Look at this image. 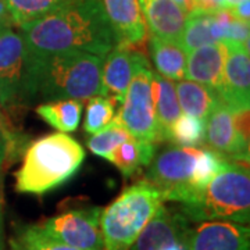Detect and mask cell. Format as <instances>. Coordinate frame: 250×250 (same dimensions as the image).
<instances>
[{
    "instance_id": "obj_1",
    "label": "cell",
    "mask_w": 250,
    "mask_h": 250,
    "mask_svg": "<svg viewBox=\"0 0 250 250\" xmlns=\"http://www.w3.org/2000/svg\"><path fill=\"white\" fill-rule=\"evenodd\" d=\"M32 57L83 52L104 57L118 42L98 0H70L45 17L20 27Z\"/></svg>"
},
{
    "instance_id": "obj_2",
    "label": "cell",
    "mask_w": 250,
    "mask_h": 250,
    "mask_svg": "<svg viewBox=\"0 0 250 250\" xmlns=\"http://www.w3.org/2000/svg\"><path fill=\"white\" fill-rule=\"evenodd\" d=\"M103 59L83 52H62L32 57L29 54L31 98L45 102L72 99L88 102L100 95Z\"/></svg>"
},
{
    "instance_id": "obj_3",
    "label": "cell",
    "mask_w": 250,
    "mask_h": 250,
    "mask_svg": "<svg viewBox=\"0 0 250 250\" xmlns=\"http://www.w3.org/2000/svg\"><path fill=\"white\" fill-rule=\"evenodd\" d=\"M85 160V150L64 132L36 139L25 150L16 172V190L43 195L71 179Z\"/></svg>"
},
{
    "instance_id": "obj_4",
    "label": "cell",
    "mask_w": 250,
    "mask_h": 250,
    "mask_svg": "<svg viewBox=\"0 0 250 250\" xmlns=\"http://www.w3.org/2000/svg\"><path fill=\"white\" fill-rule=\"evenodd\" d=\"M179 210L190 223L250 221V174L243 163L225 160L223 168L199 196L181 205Z\"/></svg>"
},
{
    "instance_id": "obj_5",
    "label": "cell",
    "mask_w": 250,
    "mask_h": 250,
    "mask_svg": "<svg viewBox=\"0 0 250 250\" xmlns=\"http://www.w3.org/2000/svg\"><path fill=\"white\" fill-rule=\"evenodd\" d=\"M164 203L160 192L146 179L126 188L102 210L100 229L103 250H129Z\"/></svg>"
},
{
    "instance_id": "obj_6",
    "label": "cell",
    "mask_w": 250,
    "mask_h": 250,
    "mask_svg": "<svg viewBox=\"0 0 250 250\" xmlns=\"http://www.w3.org/2000/svg\"><path fill=\"white\" fill-rule=\"evenodd\" d=\"M199 147L171 146L153 157L145 179L156 188L164 202L188 203L195 199L193 170Z\"/></svg>"
},
{
    "instance_id": "obj_7",
    "label": "cell",
    "mask_w": 250,
    "mask_h": 250,
    "mask_svg": "<svg viewBox=\"0 0 250 250\" xmlns=\"http://www.w3.org/2000/svg\"><path fill=\"white\" fill-rule=\"evenodd\" d=\"M32 103L29 52L20 31H0V106L6 110Z\"/></svg>"
},
{
    "instance_id": "obj_8",
    "label": "cell",
    "mask_w": 250,
    "mask_h": 250,
    "mask_svg": "<svg viewBox=\"0 0 250 250\" xmlns=\"http://www.w3.org/2000/svg\"><path fill=\"white\" fill-rule=\"evenodd\" d=\"M153 70L145 64L135 72L116 118L139 141L157 142V120L152 95Z\"/></svg>"
},
{
    "instance_id": "obj_9",
    "label": "cell",
    "mask_w": 250,
    "mask_h": 250,
    "mask_svg": "<svg viewBox=\"0 0 250 250\" xmlns=\"http://www.w3.org/2000/svg\"><path fill=\"white\" fill-rule=\"evenodd\" d=\"M100 215L102 208L99 207L74 208L47 218L43 223L38 224V227L47 236L72 248L103 250Z\"/></svg>"
},
{
    "instance_id": "obj_10",
    "label": "cell",
    "mask_w": 250,
    "mask_h": 250,
    "mask_svg": "<svg viewBox=\"0 0 250 250\" xmlns=\"http://www.w3.org/2000/svg\"><path fill=\"white\" fill-rule=\"evenodd\" d=\"M205 143L224 160L243 164L249 161V134L239 128L235 113L220 96L206 120Z\"/></svg>"
},
{
    "instance_id": "obj_11",
    "label": "cell",
    "mask_w": 250,
    "mask_h": 250,
    "mask_svg": "<svg viewBox=\"0 0 250 250\" xmlns=\"http://www.w3.org/2000/svg\"><path fill=\"white\" fill-rule=\"evenodd\" d=\"M227 59L218 96L232 113L249 111L250 108V59L249 47L224 42Z\"/></svg>"
},
{
    "instance_id": "obj_12",
    "label": "cell",
    "mask_w": 250,
    "mask_h": 250,
    "mask_svg": "<svg viewBox=\"0 0 250 250\" xmlns=\"http://www.w3.org/2000/svg\"><path fill=\"white\" fill-rule=\"evenodd\" d=\"M147 62L141 50L117 45L103 59L100 96L110 98L120 106L135 72Z\"/></svg>"
},
{
    "instance_id": "obj_13",
    "label": "cell",
    "mask_w": 250,
    "mask_h": 250,
    "mask_svg": "<svg viewBox=\"0 0 250 250\" xmlns=\"http://www.w3.org/2000/svg\"><path fill=\"white\" fill-rule=\"evenodd\" d=\"M187 250H250V229L232 221H200L190 227Z\"/></svg>"
},
{
    "instance_id": "obj_14",
    "label": "cell",
    "mask_w": 250,
    "mask_h": 250,
    "mask_svg": "<svg viewBox=\"0 0 250 250\" xmlns=\"http://www.w3.org/2000/svg\"><path fill=\"white\" fill-rule=\"evenodd\" d=\"M189 229L190 221L181 210L163 205L129 250H163L175 243H185Z\"/></svg>"
},
{
    "instance_id": "obj_15",
    "label": "cell",
    "mask_w": 250,
    "mask_h": 250,
    "mask_svg": "<svg viewBox=\"0 0 250 250\" xmlns=\"http://www.w3.org/2000/svg\"><path fill=\"white\" fill-rule=\"evenodd\" d=\"M232 18L228 9L197 10L188 14L181 45L189 53L200 46L225 42Z\"/></svg>"
},
{
    "instance_id": "obj_16",
    "label": "cell",
    "mask_w": 250,
    "mask_h": 250,
    "mask_svg": "<svg viewBox=\"0 0 250 250\" xmlns=\"http://www.w3.org/2000/svg\"><path fill=\"white\" fill-rule=\"evenodd\" d=\"M117 36L118 45L141 47L147 38L139 0H98Z\"/></svg>"
},
{
    "instance_id": "obj_17",
    "label": "cell",
    "mask_w": 250,
    "mask_h": 250,
    "mask_svg": "<svg viewBox=\"0 0 250 250\" xmlns=\"http://www.w3.org/2000/svg\"><path fill=\"white\" fill-rule=\"evenodd\" d=\"M139 6L150 35L181 43L187 14L174 0H139Z\"/></svg>"
},
{
    "instance_id": "obj_18",
    "label": "cell",
    "mask_w": 250,
    "mask_h": 250,
    "mask_svg": "<svg viewBox=\"0 0 250 250\" xmlns=\"http://www.w3.org/2000/svg\"><path fill=\"white\" fill-rule=\"evenodd\" d=\"M225 59L227 45L224 42L193 49L187 56L185 77L218 93L223 82Z\"/></svg>"
},
{
    "instance_id": "obj_19",
    "label": "cell",
    "mask_w": 250,
    "mask_h": 250,
    "mask_svg": "<svg viewBox=\"0 0 250 250\" xmlns=\"http://www.w3.org/2000/svg\"><path fill=\"white\" fill-rule=\"evenodd\" d=\"M152 95L157 120V142H170L172 125L182 114L174 81L153 72Z\"/></svg>"
},
{
    "instance_id": "obj_20",
    "label": "cell",
    "mask_w": 250,
    "mask_h": 250,
    "mask_svg": "<svg viewBox=\"0 0 250 250\" xmlns=\"http://www.w3.org/2000/svg\"><path fill=\"white\" fill-rule=\"evenodd\" d=\"M149 52L157 74L171 81L185 78L188 53L181 43L163 41L157 36H149Z\"/></svg>"
},
{
    "instance_id": "obj_21",
    "label": "cell",
    "mask_w": 250,
    "mask_h": 250,
    "mask_svg": "<svg viewBox=\"0 0 250 250\" xmlns=\"http://www.w3.org/2000/svg\"><path fill=\"white\" fill-rule=\"evenodd\" d=\"M154 154L156 143L139 141L131 136L124 143L117 146L106 159L114 164L125 177H132L152 163Z\"/></svg>"
},
{
    "instance_id": "obj_22",
    "label": "cell",
    "mask_w": 250,
    "mask_h": 250,
    "mask_svg": "<svg viewBox=\"0 0 250 250\" xmlns=\"http://www.w3.org/2000/svg\"><path fill=\"white\" fill-rule=\"evenodd\" d=\"M175 92L182 114L196 117L205 123L218 99L215 90L190 80L178 81Z\"/></svg>"
},
{
    "instance_id": "obj_23",
    "label": "cell",
    "mask_w": 250,
    "mask_h": 250,
    "mask_svg": "<svg viewBox=\"0 0 250 250\" xmlns=\"http://www.w3.org/2000/svg\"><path fill=\"white\" fill-rule=\"evenodd\" d=\"M36 114L60 132H74L81 123L82 103L72 99L47 102L36 107Z\"/></svg>"
},
{
    "instance_id": "obj_24",
    "label": "cell",
    "mask_w": 250,
    "mask_h": 250,
    "mask_svg": "<svg viewBox=\"0 0 250 250\" xmlns=\"http://www.w3.org/2000/svg\"><path fill=\"white\" fill-rule=\"evenodd\" d=\"M70 0H4L14 27H22L31 21L45 17Z\"/></svg>"
},
{
    "instance_id": "obj_25",
    "label": "cell",
    "mask_w": 250,
    "mask_h": 250,
    "mask_svg": "<svg viewBox=\"0 0 250 250\" xmlns=\"http://www.w3.org/2000/svg\"><path fill=\"white\" fill-rule=\"evenodd\" d=\"M132 135L125 129L114 116V118L104 128H102L88 139V147L93 154L106 159L117 146L124 143Z\"/></svg>"
},
{
    "instance_id": "obj_26",
    "label": "cell",
    "mask_w": 250,
    "mask_h": 250,
    "mask_svg": "<svg viewBox=\"0 0 250 250\" xmlns=\"http://www.w3.org/2000/svg\"><path fill=\"white\" fill-rule=\"evenodd\" d=\"M14 250H81L47 236L39 227L27 225L21 228L13 242Z\"/></svg>"
},
{
    "instance_id": "obj_27",
    "label": "cell",
    "mask_w": 250,
    "mask_h": 250,
    "mask_svg": "<svg viewBox=\"0 0 250 250\" xmlns=\"http://www.w3.org/2000/svg\"><path fill=\"white\" fill-rule=\"evenodd\" d=\"M224 163H225V160L223 157H220L213 150L199 149V153L196 156V163H195V170H193V178H192L193 190H195V199L213 181V178L218 174V171L223 168Z\"/></svg>"
},
{
    "instance_id": "obj_28",
    "label": "cell",
    "mask_w": 250,
    "mask_h": 250,
    "mask_svg": "<svg viewBox=\"0 0 250 250\" xmlns=\"http://www.w3.org/2000/svg\"><path fill=\"white\" fill-rule=\"evenodd\" d=\"M205 121L196 117L181 114L171 129L170 142H175L179 146L197 147L205 142Z\"/></svg>"
},
{
    "instance_id": "obj_29",
    "label": "cell",
    "mask_w": 250,
    "mask_h": 250,
    "mask_svg": "<svg viewBox=\"0 0 250 250\" xmlns=\"http://www.w3.org/2000/svg\"><path fill=\"white\" fill-rule=\"evenodd\" d=\"M117 104L110 98L106 96H93L88 100L86 116L83 128L88 134H96L102 128L114 118V107Z\"/></svg>"
},
{
    "instance_id": "obj_30",
    "label": "cell",
    "mask_w": 250,
    "mask_h": 250,
    "mask_svg": "<svg viewBox=\"0 0 250 250\" xmlns=\"http://www.w3.org/2000/svg\"><path fill=\"white\" fill-rule=\"evenodd\" d=\"M249 35L250 25L249 22L241 21L238 18H232L229 29H228V36L225 42H232V43H239V45L249 47Z\"/></svg>"
},
{
    "instance_id": "obj_31",
    "label": "cell",
    "mask_w": 250,
    "mask_h": 250,
    "mask_svg": "<svg viewBox=\"0 0 250 250\" xmlns=\"http://www.w3.org/2000/svg\"><path fill=\"white\" fill-rule=\"evenodd\" d=\"M11 142H13V136L10 134L9 126L6 125L3 117L0 114V167L3 166V163L9 156Z\"/></svg>"
},
{
    "instance_id": "obj_32",
    "label": "cell",
    "mask_w": 250,
    "mask_h": 250,
    "mask_svg": "<svg viewBox=\"0 0 250 250\" xmlns=\"http://www.w3.org/2000/svg\"><path fill=\"white\" fill-rule=\"evenodd\" d=\"M231 14L233 17L245 21V22H249L250 21V0H243L239 4H236L235 7L229 9Z\"/></svg>"
},
{
    "instance_id": "obj_33",
    "label": "cell",
    "mask_w": 250,
    "mask_h": 250,
    "mask_svg": "<svg viewBox=\"0 0 250 250\" xmlns=\"http://www.w3.org/2000/svg\"><path fill=\"white\" fill-rule=\"evenodd\" d=\"M14 27L13 18L10 16L9 9L4 3V0H0V31H4L7 28Z\"/></svg>"
},
{
    "instance_id": "obj_34",
    "label": "cell",
    "mask_w": 250,
    "mask_h": 250,
    "mask_svg": "<svg viewBox=\"0 0 250 250\" xmlns=\"http://www.w3.org/2000/svg\"><path fill=\"white\" fill-rule=\"evenodd\" d=\"M174 3L178 4L187 16L190 14V13H193V11L200 10V6H199L197 0H174Z\"/></svg>"
},
{
    "instance_id": "obj_35",
    "label": "cell",
    "mask_w": 250,
    "mask_h": 250,
    "mask_svg": "<svg viewBox=\"0 0 250 250\" xmlns=\"http://www.w3.org/2000/svg\"><path fill=\"white\" fill-rule=\"evenodd\" d=\"M200 10L225 9V0H197Z\"/></svg>"
},
{
    "instance_id": "obj_36",
    "label": "cell",
    "mask_w": 250,
    "mask_h": 250,
    "mask_svg": "<svg viewBox=\"0 0 250 250\" xmlns=\"http://www.w3.org/2000/svg\"><path fill=\"white\" fill-rule=\"evenodd\" d=\"M0 250H3V197H1V179H0Z\"/></svg>"
},
{
    "instance_id": "obj_37",
    "label": "cell",
    "mask_w": 250,
    "mask_h": 250,
    "mask_svg": "<svg viewBox=\"0 0 250 250\" xmlns=\"http://www.w3.org/2000/svg\"><path fill=\"white\" fill-rule=\"evenodd\" d=\"M163 250H187V246H185V243H175V245H171Z\"/></svg>"
},
{
    "instance_id": "obj_38",
    "label": "cell",
    "mask_w": 250,
    "mask_h": 250,
    "mask_svg": "<svg viewBox=\"0 0 250 250\" xmlns=\"http://www.w3.org/2000/svg\"><path fill=\"white\" fill-rule=\"evenodd\" d=\"M243 0H225V9H232L236 4H239Z\"/></svg>"
},
{
    "instance_id": "obj_39",
    "label": "cell",
    "mask_w": 250,
    "mask_h": 250,
    "mask_svg": "<svg viewBox=\"0 0 250 250\" xmlns=\"http://www.w3.org/2000/svg\"><path fill=\"white\" fill-rule=\"evenodd\" d=\"M0 114H1V113H0Z\"/></svg>"
}]
</instances>
